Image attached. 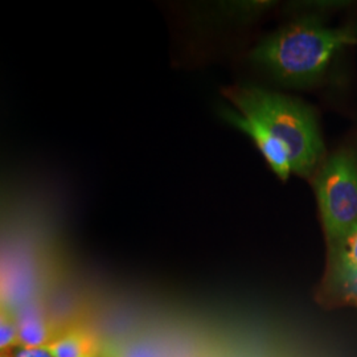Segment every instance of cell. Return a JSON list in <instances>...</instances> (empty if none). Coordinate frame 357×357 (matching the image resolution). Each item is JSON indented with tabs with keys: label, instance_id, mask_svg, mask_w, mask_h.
Here are the masks:
<instances>
[{
	"label": "cell",
	"instance_id": "obj_1",
	"mask_svg": "<svg viewBox=\"0 0 357 357\" xmlns=\"http://www.w3.org/2000/svg\"><path fill=\"white\" fill-rule=\"evenodd\" d=\"M352 41L347 31L305 19L282 26L261 41L250 57L282 84L305 86L326 72L335 52Z\"/></svg>",
	"mask_w": 357,
	"mask_h": 357
},
{
	"label": "cell",
	"instance_id": "obj_2",
	"mask_svg": "<svg viewBox=\"0 0 357 357\" xmlns=\"http://www.w3.org/2000/svg\"><path fill=\"white\" fill-rule=\"evenodd\" d=\"M222 94L237 112L257 119L286 146L293 172L301 176L311 174L319 162L323 143L306 106L287 96L255 86H229Z\"/></svg>",
	"mask_w": 357,
	"mask_h": 357
},
{
	"label": "cell",
	"instance_id": "obj_3",
	"mask_svg": "<svg viewBox=\"0 0 357 357\" xmlns=\"http://www.w3.org/2000/svg\"><path fill=\"white\" fill-rule=\"evenodd\" d=\"M320 215L331 245L357 224V163L349 153H339L321 168L317 183Z\"/></svg>",
	"mask_w": 357,
	"mask_h": 357
},
{
	"label": "cell",
	"instance_id": "obj_4",
	"mask_svg": "<svg viewBox=\"0 0 357 357\" xmlns=\"http://www.w3.org/2000/svg\"><path fill=\"white\" fill-rule=\"evenodd\" d=\"M222 116L230 125L240 128L253 139L255 146L264 155L268 166L271 167V169L275 172L278 178L286 180L290 176L293 169L289 151L286 146L277 137H274L268 128L255 118L243 113H237V110L224 109Z\"/></svg>",
	"mask_w": 357,
	"mask_h": 357
},
{
	"label": "cell",
	"instance_id": "obj_5",
	"mask_svg": "<svg viewBox=\"0 0 357 357\" xmlns=\"http://www.w3.org/2000/svg\"><path fill=\"white\" fill-rule=\"evenodd\" d=\"M47 348L54 357H94L102 347L91 332L73 327L61 332Z\"/></svg>",
	"mask_w": 357,
	"mask_h": 357
},
{
	"label": "cell",
	"instance_id": "obj_6",
	"mask_svg": "<svg viewBox=\"0 0 357 357\" xmlns=\"http://www.w3.org/2000/svg\"><path fill=\"white\" fill-rule=\"evenodd\" d=\"M331 248L333 280L343 286L357 275V224Z\"/></svg>",
	"mask_w": 357,
	"mask_h": 357
},
{
	"label": "cell",
	"instance_id": "obj_7",
	"mask_svg": "<svg viewBox=\"0 0 357 357\" xmlns=\"http://www.w3.org/2000/svg\"><path fill=\"white\" fill-rule=\"evenodd\" d=\"M60 333L54 331L53 326L38 314H28L19 320V342L17 347L45 348Z\"/></svg>",
	"mask_w": 357,
	"mask_h": 357
},
{
	"label": "cell",
	"instance_id": "obj_8",
	"mask_svg": "<svg viewBox=\"0 0 357 357\" xmlns=\"http://www.w3.org/2000/svg\"><path fill=\"white\" fill-rule=\"evenodd\" d=\"M19 342V320L8 308L1 307L0 315V349L8 352L17 347Z\"/></svg>",
	"mask_w": 357,
	"mask_h": 357
},
{
	"label": "cell",
	"instance_id": "obj_9",
	"mask_svg": "<svg viewBox=\"0 0 357 357\" xmlns=\"http://www.w3.org/2000/svg\"><path fill=\"white\" fill-rule=\"evenodd\" d=\"M13 357H54L51 351L45 348H26V347H15L11 349Z\"/></svg>",
	"mask_w": 357,
	"mask_h": 357
},
{
	"label": "cell",
	"instance_id": "obj_10",
	"mask_svg": "<svg viewBox=\"0 0 357 357\" xmlns=\"http://www.w3.org/2000/svg\"><path fill=\"white\" fill-rule=\"evenodd\" d=\"M345 289V293L348 294L351 298H354L357 302V275L354 277L351 281L347 282L343 284Z\"/></svg>",
	"mask_w": 357,
	"mask_h": 357
},
{
	"label": "cell",
	"instance_id": "obj_11",
	"mask_svg": "<svg viewBox=\"0 0 357 357\" xmlns=\"http://www.w3.org/2000/svg\"><path fill=\"white\" fill-rule=\"evenodd\" d=\"M94 357H118V354L116 352H113L112 349H105V348H101V351L96 355Z\"/></svg>",
	"mask_w": 357,
	"mask_h": 357
},
{
	"label": "cell",
	"instance_id": "obj_12",
	"mask_svg": "<svg viewBox=\"0 0 357 357\" xmlns=\"http://www.w3.org/2000/svg\"><path fill=\"white\" fill-rule=\"evenodd\" d=\"M0 357H13V354H11V351H8V352H1V355Z\"/></svg>",
	"mask_w": 357,
	"mask_h": 357
}]
</instances>
